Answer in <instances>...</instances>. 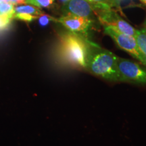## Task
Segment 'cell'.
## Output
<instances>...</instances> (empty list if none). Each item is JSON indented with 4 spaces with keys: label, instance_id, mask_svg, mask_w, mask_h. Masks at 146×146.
<instances>
[{
    "label": "cell",
    "instance_id": "12",
    "mask_svg": "<svg viewBox=\"0 0 146 146\" xmlns=\"http://www.w3.org/2000/svg\"><path fill=\"white\" fill-rule=\"evenodd\" d=\"M14 5H12V3L7 2L0 3V14L8 15L12 18L14 14Z\"/></svg>",
    "mask_w": 146,
    "mask_h": 146
},
{
    "label": "cell",
    "instance_id": "16",
    "mask_svg": "<svg viewBox=\"0 0 146 146\" xmlns=\"http://www.w3.org/2000/svg\"><path fill=\"white\" fill-rule=\"evenodd\" d=\"M59 1H62V2H63L64 3H66V2H67V1H70V0H59Z\"/></svg>",
    "mask_w": 146,
    "mask_h": 146
},
{
    "label": "cell",
    "instance_id": "6",
    "mask_svg": "<svg viewBox=\"0 0 146 146\" xmlns=\"http://www.w3.org/2000/svg\"><path fill=\"white\" fill-rule=\"evenodd\" d=\"M57 23L62 25L68 31L87 37L89 30L93 26L94 21L90 18L73 14H64L57 19Z\"/></svg>",
    "mask_w": 146,
    "mask_h": 146
},
{
    "label": "cell",
    "instance_id": "3",
    "mask_svg": "<svg viewBox=\"0 0 146 146\" xmlns=\"http://www.w3.org/2000/svg\"><path fill=\"white\" fill-rule=\"evenodd\" d=\"M96 16L100 23L104 27H110L118 32L134 37L136 35L137 30L112 9L108 10H97Z\"/></svg>",
    "mask_w": 146,
    "mask_h": 146
},
{
    "label": "cell",
    "instance_id": "8",
    "mask_svg": "<svg viewBox=\"0 0 146 146\" xmlns=\"http://www.w3.org/2000/svg\"><path fill=\"white\" fill-rule=\"evenodd\" d=\"M43 12L38 7L33 5H20L14 7L13 19H18L25 22H31L38 19Z\"/></svg>",
    "mask_w": 146,
    "mask_h": 146
},
{
    "label": "cell",
    "instance_id": "15",
    "mask_svg": "<svg viewBox=\"0 0 146 146\" xmlns=\"http://www.w3.org/2000/svg\"><path fill=\"white\" fill-rule=\"evenodd\" d=\"M3 2L12 3L14 5H20L27 3L26 0H3Z\"/></svg>",
    "mask_w": 146,
    "mask_h": 146
},
{
    "label": "cell",
    "instance_id": "10",
    "mask_svg": "<svg viewBox=\"0 0 146 146\" xmlns=\"http://www.w3.org/2000/svg\"><path fill=\"white\" fill-rule=\"evenodd\" d=\"M135 38L136 39L139 49L145 60L146 65V29L137 30Z\"/></svg>",
    "mask_w": 146,
    "mask_h": 146
},
{
    "label": "cell",
    "instance_id": "7",
    "mask_svg": "<svg viewBox=\"0 0 146 146\" xmlns=\"http://www.w3.org/2000/svg\"><path fill=\"white\" fill-rule=\"evenodd\" d=\"M62 12L64 14H73L92 20L96 16V10L87 0H70L64 3Z\"/></svg>",
    "mask_w": 146,
    "mask_h": 146
},
{
    "label": "cell",
    "instance_id": "2",
    "mask_svg": "<svg viewBox=\"0 0 146 146\" xmlns=\"http://www.w3.org/2000/svg\"><path fill=\"white\" fill-rule=\"evenodd\" d=\"M117 58L113 53L89 41L85 68L105 79L123 81L116 66Z\"/></svg>",
    "mask_w": 146,
    "mask_h": 146
},
{
    "label": "cell",
    "instance_id": "1",
    "mask_svg": "<svg viewBox=\"0 0 146 146\" xmlns=\"http://www.w3.org/2000/svg\"><path fill=\"white\" fill-rule=\"evenodd\" d=\"M89 41L81 34L70 31L61 33L57 48L58 58L66 64L85 68Z\"/></svg>",
    "mask_w": 146,
    "mask_h": 146
},
{
    "label": "cell",
    "instance_id": "18",
    "mask_svg": "<svg viewBox=\"0 0 146 146\" xmlns=\"http://www.w3.org/2000/svg\"><path fill=\"white\" fill-rule=\"evenodd\" d=\"M3 0H0V3H3Z\"/></svg>",
    "mask_w": 146,
    "mask_h": 146
},
{
    "label": "cell",
    "instance_id": "11",
    "mask_svg": "<svg viewBox=\"0 0 146 146\" xmlns=\"http://www.w3.org/2000/svg\"><path fill=\"white\" fill-rule=\"evenodd\" d=\"M27 3L35 5L38 8H50L54 5V0H26Z\"/></svg>",
    "mask_w": 146,
    "mask_h": 146
},
{
    "label": "cell",
    "instance_id": "9",
    "mask_svg": "<svg viewBox=\"0 0 146 146\" xmlns=\"http://www.w3.org/2000/svg\"><path fill=\"white\" fill-rule=\"evenodd\" d=\"M97 10H111L112 7L118 6V0H87Z\"/></svg>",
    "mask_w": 146,
    "mask_h": 146
},
{
    "label": "cell",
    "instance_id": "17",
    "mask_svg": "<svg viewBox=\"0 0 146 146\" xmlns=\"http://www.w3.org/2000/svg\"><path fill=\"white\" fill-rule=\"evenodd\" d=\"M140 1H141L142 3H143L144 4L146 5V0H140Z\"/></svg>",
    "mask_w": 146,
    "mask_h": 146
},
{
    "label": "cell",
    "instance_id": "5",
    "mask_svg": "<svg viewBox=\"0 0 146 146\" xmlns=\"http://www.w3.org/2000/svg\"><path fill=\"white\" fill-rule=\"evenodd\" d=\"M104 32L108 35L111 36L118 47L129 53L133 57L145 65V60L139 49L136 39L134 36L122 33L108 27H104Z\"/></svg>",
    "mask_w": 146,
    "mask_h": 146
},
{
    "label": "cell",
    "instance_id": "4",
    "mask_svg": "<svg viewBox=\"0 0 146 146\" xmlns=\"http://www.w3.org/2000/svg\"><path fill=\"white\" fill-rule=\"evenodd\" d=\"M116 66L123 82L146 84V70L137 63L118 57Z\"/></svg>",
    "mask_w": 146,
    "mask_h": 146
},
{
    "label": "cell",
    "instance_id": "14",
    "mask_svg": "<svg viewBox=\"0 0 146 146\" xmlns=\"http://www.w3.org/2000/svg\"><path fill=\"white\" fill-rule=\"evenodd\" d=\"M12 20L13 18L10 16L0 14V31L6 29L10 25Z\"/></svg>",
    "mask_w": 146,
    "mask_h": 146
},
{
    "label": "cell",
    "instance_id": "13",
    "mask_svg": "<svg viewBox=\"0 0 146 146\" xmlns=\"http://www.w3.org/2000/svg\"><path fill=\"white\" fill-rule=\"evenodd\" d=\"M38 22H39V25L40 26L44 27L48 25L50 22H57V19L48 15V14L43 13L38 18Z\"/></svg>",
    "mask_w": 146,
    "mask_h": 146
},
{
    "label": "cell",
    "instance_id": "19",
    "mask_svg": "<svg viewBox=\"0 0 146 146\" xmlns=\"http://www.w3.org/2000/svg\"><path fill=\"white\" fill-rule=\"evenodd\" d=\"M144 25H145V29H146V21H145V24H144Z\"/></svg>",
    "mask_w": 146,
    "mask_h": 146
}]
</instances>
